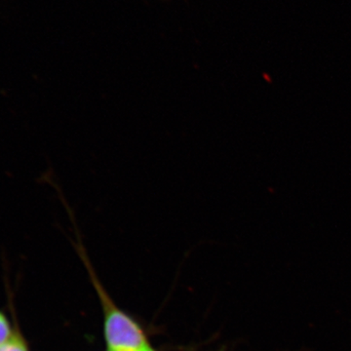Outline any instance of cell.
<instances>
[{
	"label": "cell",
	"instance_id": "4",
	"mask_svg": "<svg viewBox=\"0 0 351 351\" xmlns=\"http://www.w3.org/2000/svg\"><path fill=\"white\" fill-rule=\"evenodd\" d=\"M149 351H156V350H154V348H152V350Z\"/></svg>",
	"mask_w": 351,
	"mask_h": 351
},
{
	"label": "cell",
	"instance_id": "1",
	"mask_svg": "<svg viewBox=\"0 0 351 351\" xmlns=\"http://www.w3.org/2000/svg\"><path fill=\"white\" fill-rule=\"evenodd\" d=\"M78 253L89 272L104 314V335L107 351H149L152 346L143 327L112 301L92 269L84 249L78 241Z\"/></svg>",
	"mask_w": 351,
	"mask_h": 351
},
{
	"label": "cell",
	"instance_id": "2",
	"mask_svg": "<svg viewBox=\"0 0 351 351\" xmlns=\"http://www.w3.org/2000/svg\"><path fill=\"white\" fill-rule=\"evenodd\" d=\"M0 351H31L27 339L21 331L19 324L16 326L11 338L0 346Z\"/></svg>",
	"mask_w": 351,
	"mask_h": 351
},
{
	"label": "cell",
	"instance_id": "3",
	"mask_svg": "<svg viewBox=\"0 0 351 351\" xmlns=\"http://www.w3.org/2000/svg\"><path fill=\"white\" fill-rule=\"evenodd\" d=\"M18 321L11 322L8 316L3 311H0V346L3 345L5 341L12 336L17 326Z\"/></svg>",
	"mask_w": 351,
	"mask_h": 351
}]
</instances>
